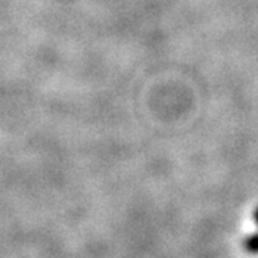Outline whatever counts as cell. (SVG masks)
Returning <instances> with one entry per match:
<instances>
[{
  "mask_svg": "<svg viewBox=\"0 0 258 258\" xmlns=\"http://www.w3.org/2000/svg\"><path fill=\"white\" fill-rule=\"evenodd\" d=\"M254 220H255V222H257L258 225V208L255 210V212H254Z\"/></svg>",
  "mask_w": 258,
  "mask_h": 258,
  "instance_id": "obj_2",
  "label": "cell"
},
{
  "mask_svg": "<svg viewBox=\"0 0 258 258\" xmlns=\"http://www.w3.org/2000/svg\"><path fill=\"white\" fill-rule=\"evenodd\" d=\"M245 248L252 254H258V232L249 235L248 238L245 240Z\"/></svg>",
  "mask_w": 258,
  "mask_h": 258,
  "instance_id": "obj_1",
  "label": "cell"
}]
</instances>
